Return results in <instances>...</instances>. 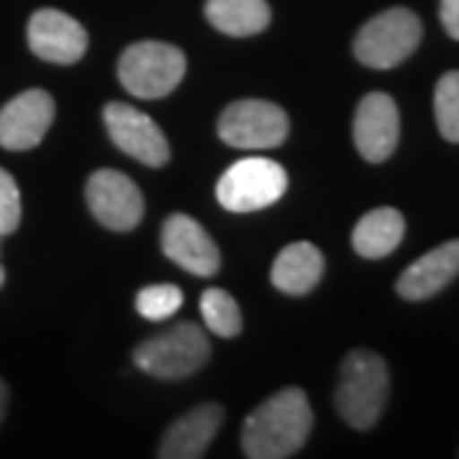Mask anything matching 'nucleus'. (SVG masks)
Segmentation results:
<instances>
[{
	"mask_svg": "<svg viewBox=\"0 0 459 459\" xmlns=\"http://www.w3.org/2000/svg\"><path fill=\"white\" fill-rule=\"evenodd\" d=\"M314 427L309 398L301 388H283L263 401L243 424V452L250 459H286L307 444Z\"/></svg>",
	"mask_w": 459,
	"mask_h": 459,
	"instance_id": "f257e3e1",
	"label": "nucleus"
},
{
	"mask_svg": "<svg viewBox=\"0 0 459 459\" xmlns=\"http://www.w3.org/2000/svg\"><path fill=\"white\" fill-rule=\"evenodd\" d=\"M391 395V376L385 360L370 350H352L340 368L334 391L337 411L358 431H368L377 424Z\"/></svg>",
	"mask_w": 459,
	"mask_h": 459,
	"instance_id": "f03ea898",
	"label": "nucleus"
},
{
	"mask_svg": "<svg viewBox=\"0 0 459 459\" xmlns=\"http://www.w3.org/2000/svg\"><path fill=\"white\" fill-rule=\"evenodd\" d=\"M186 74L184 51L164 41H138L120 54V84L138 100H161L171 95Z\"/></svg>",
	"mask_w": 459,
	"mask_h": 459,
	"instance_id": "7ed1b4c3",
	"label": "nucleus"
},
{
	"mask_svg": "<svg viewBox=\"0 0 459 459\" xmlns=\"http://www.w3.org/2000/svg\"><path fill=\"white\" fill-rule=\"evenodd\" d=\"M210 360V340L204 329L192 322H179L161 334L141 342L133 352V362L153 377L181 380L197 373Z\"/></svg>",
	"mask_w": 459,
	"mask_h": 459,
	"instance_id": "20e7f679",
	"label": "nucleus"
},
{
	"mask_svg": "<svg viewBox=\"0 0 459 459\" xmlns=\"http://www.w3.org/2000/svg\"><path fill=\"white\" fill-rule=\"evenodd\" d=\"M421 21L409 8H388L362 26L352 51L370 69H394L403 65L421 44Z\"/></svg>",
	"mask_w": 459,
	"mask_h": 459,
	"instance_id": "39448f33",
	"label": "nucleus"
},
{
	"mask_svg": "<svg viewBox=\"0 0 459 459\" xmlns=\"http://www.w3.org/2000/svg\"><path fill=\"white\" fill-rule=\"evenodd\" d=\"M289 186V174L271 159L235 161L217 181V202L230 212H255L276 204Z\"/></svg>",
	"mask_w": 459,
	"mask_h": 459,
	"instance_id": "423d86ee",
	"label": "nucleus"
},
{
	"mask_svg": "<svg viewBox=\"0 0 459 459\" xmlns=\"http://www.w3.org/2000/svg\"><path fill=\"white\" fill-rule=\"evenodd\" d=\"M217 133L232 148H276L289 138V115L268 100H238L222 110Z\"/></svg>",
	"mask_w": 459,
	"mask_h": 459,
	"instance_id": "0eeeda50",
	"label": "nucleus"
},
{
	"mask_svg": "<svg viewBox=\"0 0 459 459\" xmlns=\"http://www.w3.org/2000/svg\"><path fill=\"white\" fill-rule=\"evenodd\" d=\"M84 195H87V204H90V212L95 214V220L115 232H128L138 228L146 212L141 189L133 184V179L115 169L95 171L87 179Z\"/></svg>",
	"mask_w": 459,
	"mask_h": 459,
	"instance_id": "6e6552de",
	"label": "nucleus"
},
{
	"mask_svg": "<svg viewBox=\"0 0 459 459\" xmlns=\"http://www.w3.org/2000/svg\"><path fill=\"white\" fill-rule=\"evenodd\" d=\"M102 117L115 146L135 159L138 164L164 166L169 161L171 148L164 131L153 123V117H148L146 113L126 102H108Z\"/></svg>",
	"mask_w": 459,
	"mask_h": 459,
	"instance_id": "1a4fd4ad",
	"label": "nucleus"
},
{
	"mask_svg": "<svg viewBox=\"0 0 459 459\" xmlns=\"http://www.w3.org/2000/svg\"><path fill=\"white\" fill-rule=\"evenodd\" d=\"M401 135L398 105L385 92H370L360 100L352 123V138L368 164H383L394 156Z\"/></svg>",
	"mask_w": 459,
	"mask_h": 459,
	"instance_id": "9d476101",
	"label": "nucleus"
},
{
	"mask_svg": "<svg viewBox=\"0 0 459 459\" xmlns=\"http://www.w3.org/2000/svg\"><path fill=\"white\" fill-rule=\"evenodd\" d=\"M29 47L44 62L74 65L90 47V36L77 18L54 8H41L29 21Z\"/></svg>",
	"mask_w": 459,
	"mask_h": 459,
	"instance_id": "9b49d317",
	"label": "nucleus"
},
{
	"mask_svg": "<svg viewBox=\"0 0 459 459\" xmlns=\"http://www.w3.org/2000/svg\"><path fill=\"white\" fill-rule=\"evenodd\" d=\"M54 123V98L47 90H26L0 110V146L29 151L44 141Z\"/></svg>",
	"mask_w": 459,
	"mask_h": 459,
	"instance_id": "f8f14e48",
	"label": "nucleus"
},
{
	"mask_svg": "<svg viewBox=\"0 0 459 459\" xmlns=\"http://www.w3.org/2000/svg\"><path fill=\"white\" fill-rule=\"evenodd\" d=\"M161 247L169 261L199 279H210L220 271V250L197 220L189 214H171L161 230Z\"/></svg>",
	"mask_w": 459,
	"mask_h": 459,
	"instance_id": "ddd939ff",
	"label": "nucleus"
},
{
	"mask_svg": "<svg viewBox=\"0 0 459 459\" xmlns=\"http://www.w3.org/2000/svg\"><path fill=\"white\" fill-rule=\"evenodd\" d=\"M225 421V411L217 403H202L197 409L186 411L171 427L166 429L164 439L159 444L161 459H197L204 457L217 431Z\"/></svg>",
	"mask_w": 459,
	"mask_h": 459,
	"instance_id": "4468645a",
	"label": "nucleus"
},
{
	"mask_svg": "<svg viewBox=\"0 0 459 459\" xmlns=\"http://www.w3.org/2000/svg\"><path fill=\"white\" fill-rule=\"evenodd\" d=\"M459 276V240L429 250L395 281V291L406 301H427Z\"/></svg>",
	"mask_w": 459,
	"mask_h": 459,
	"instance_id": "2eb2a0df",
	"label": "nucleus"
},
{
	"mask_svg": "<svg viewBox=\"0 0 459 459\" xmlns=\"http://www.w3.org/2000/svg\"><path fill=\"white\" fill-rule=\"evenodd\" d=\"M325 273V255L322 250L307 240L291 243L281 250L271 268L273 286L289 296H304L312 291Z\"/></svg>",
	"mask_w": 459,
	"mask_h": 459,
	"instance_id": "dca6fc26",
	"label": "nucleus"
},
{
	"mask_svg": "<svg viewBox=\"0 0 459 459\" xmlns=\"http://www.w3.org/2000/svg\"><path fill=\"white\" fill-rule=\"evenodd\" d=\"M406 235V220L403 214L394 207H377L373 212H368L352 230V247L355 253L377 261L391 255L395 247L401 246Z\"/></svg>",
	"mask_w": 459,
	"mask_h": 459,
	"instance_id": "f3484780",
	"label": "nucleus"
},
{
	"mask_svg": "<svg viewBox=\"0 0 459 459\" xmlns=\"http://www.w3.org/2000/svg\"><path fill=\"white\" fill-rule=\"evenodd\" d=\"M204 16L217 31L246 39L268 29L271 5L265 0H207Z\"/></svg>",
	"mask_w": 459,
	"mask_h": 459,
	"instance_id": "a211bd4d",
	"label": "nucleus"
},
{
	"mask_svg": "<svg viewBox=\"0 0 459 459\" xmlns=\"http://www.w3.org/2000/svg\"><path fill=\"white\" fill-rule=\"evenodd\" d=\"M199 309H202V316H204V325L217 337L230 340V337H238L240 334V329H243V314H240L238 301L228 291H222V289H207L202 294Z\"/></svg>",
	"mask_w": 459,
	"mask_h": 459,
	"instance_id": "6ab92c4d",
	"label": "nucleus"
},
{
	"mask_svg": "<svg viewBox=\"0 0 459 459\" xmlns=\"http://www.w3.org/2000/svg\"><path fill=\"white\" fill-rule=\"evenodd\" d=\"M434 115L439 133L449 143H459V72H446L434 90Z\"/></svg>",
	"mask_w": 459,
	"mask_h": 459,
	"instance_id": "aec40b11",
	"label": "nucleus"
},
{
	"mask_svg": "<svg viewBox=\"0 0 459 459\" xmlns=\"http://www.w3.org/2000/svg\"><path fill=\"white\" fill-rule=\"evenodd\" d=\"M184 294L179 286L174 283H156V286H146L135 296V309L138 314L148 319V322H166L169 316L179 312Z\"/></svg>",
	"mask_w": 459,
	"mask_h": 459,
	"instance_id": "412c9836",
	"label": "nucleus"
},
{
	"mask_svg": "<svg viewBox=\"0 0 459 459\" xmlns=\"http://www.w3.org/2000/svg\"><path fill=\"white\" fill-rule=\"evenodd\" d=\"M21 225V192L16 179L0 169V238L16 232Z\"/></svg>",
	"mask_w": 459,
	"mask_h": 459,
	"instance_id": "4be33fe9",
	"label": "nucleus"
},
{
	"mask_svg": "<svg viewBox=\"0 0 459 459\" xmlns=\"http://www.w3.org/2000/svg\"><path fill=\"white\" fill-rule=\"evenodd\" d=\"M439 18L444 31L459 41V0H439Z\"/></svg>",
	"mask_w": 459,
	"mask_h": 459,
	"instance_id": "5701e85b",
	"label": "nucleus"
},
{
	"mask_svg": "<svg viewBox=\"0 0 459 459\" xmlns=\"http://www.w3.org/2000/svg\"><path fill=\"white\" fill-rule=\"evenodd\" d=\"M5 409H8V385L0 380V421H3V416H5Z\"/></svg>",
	"mask_w": 459,
	"mask_h": 459,
	"instance_id": "b1692460",
	"label": "nucleus"
},
{
	"mask_svg": "<svg viewBox=\"0 0 459 459\" xmlns=\"http://www.w3.org/2000/svg\"><path fill=\"white\" fill-rule=\"evenodd\" d=\"M3 283H5V268L0 265V286H3Z\"/></svg>",
	"mask_w": 459,
	"mask_h": 459,
	"instance_id": "393cba45",
	"label": "nucleus"
}]
</instances>
